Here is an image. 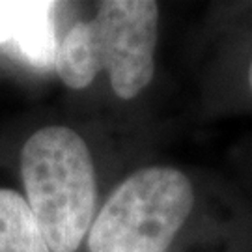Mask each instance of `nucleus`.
Wrapping results in <instances>:
<instances>
[{
	"instance_id": "obj_1",
	"label": "nucleus",
	"mask_w": 252,
	"mask_h": 252,
	"mask_svg": "<svg viewBox=\"0 0 252 252\" xmlns=\"http://www.w3.org/2000/svg\"><path fill=\"white\" fill-rule=\"evenodd\" d=\"M159 6L152 0H107L95 17L75 23L54 58L65 86L82 90L107 71L118 97L133 99L152 82Z\"/></svg>"
},
{
	"instance_id": "obj_6",
	"label": "nucleus",
	"mask_w": 252,
	"mask_h": 252,
	"mask_svg": "<svg viewBox=\"0 0 252 252\" xmlns=\"http://www.w3.org/2000/svg\"><path fill=\"white\" fill-rule=\"evenodd\" d=\"M32 9V0L23 2H0V45L11 43L15 45L23 34L27 19Z\"/></svg>"
},
{
	"instance_id": "obj_4",
	"label": "nucleus",
	"mask_w": 252,
	"mask_h": 252,
	"mask_svg": "<svg viewBox=\"0 0 252 252\" xmlns=\"http://www.w3.org/2000/svg\"><path fill=\"white\" fill-rule=\"evenodd\" d=\"M0 252H51L27 198L11 189H0Z\"/></svg>"
},
{
	"instance_id": "obj_7",
	"label": "nucleus",
	"mask_w": 252,
	"mask_h": 252,
	"mask_svg": "<svg viewBox=\"0 0 252 252\" xmlns=\"http://www.w3.org/2000/svg\"><path fill=\"white\" fill-rule=\"evenodd\" d=\"M249 84H251V90H252V62H251V67H249Z\"/></svg>"
},
{
	"instance_id": "obj_2",
	"label": "nucleus",
	"mask_w": 252,
	"mask_h": 252,
	"mask_svg": "<svg viewBox=\"0 0 252 252\" xmlns=\"http://www.w3.org/2000/svg\"><path fill=\"white\" fill-rule=\"evenodd\" d=\"M21 178L51 252H75L95 217V172L86 142L69 127L39 129L23 146Z\"/></svg>"
},
{
	"instance_id": "obj_5",
	"label": "nucleus",
	"mask_w": 252,
	"mask_h": 252,
	"mask_svg": "<svg viewBox=\"0 0 252 252\" xmlns=\"http://www.w3.org/2000/svg\"><path fill=\"white\" fill-rule=\"evenodd\" d=\"M54 2L32 0V9L23 28V34L13 49L19 56L34 69L54 67V58L58 51L56 28H54Z\"/></svg>"
},
{
	"instance_id": "obj_3",
	"label": "nucleus",
	"mask_w": 252,
	"mask_h": 252,
	"mask_svg": "<svg viewBox=\"0 0 252 252\" xmlns=\"http://www.w3.org/2000/svg\"><path fill=\"white\" fill-rule=\"evenodd\" d=\"M194 204L189 178L170 166L142 168L105 202L88 232L90 252H166Z\"/></svg>"
}]
</instances>
